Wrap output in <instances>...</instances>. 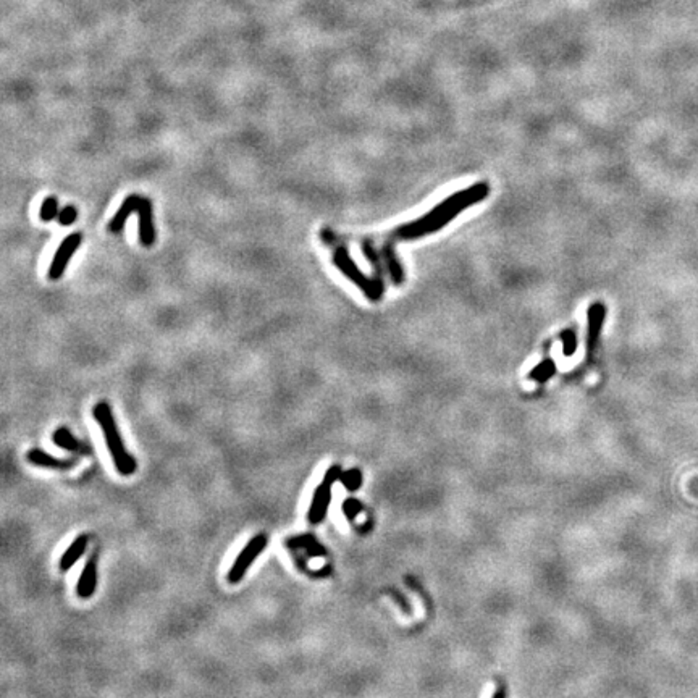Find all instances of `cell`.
<instances>
[{
	"label": "cell",
	"mask_w": 698,
	"mask_h": 698,
	"mask_svg": "<svg viewBox=\"0 0 698 698\" xmlns=\"http://www.w3.org/2000/svg\"><path fill=\"white\" fill-rule=\"evenodd\" d=\"M95 422L102 428L105 442H107L110 456L113 459L115 467L122 475H131L136 471V461L130 453L126 451L125 444L122 442L120 432H118L117 422H115L112 409L105 401H100L93 409Z\"/></svg>",
	"instance_id": "cell-2"
},
{
	"label": "cell",
	"mask_w": 698,
	"mask_h": 698,
	"mask_svg": "<svg viewBox=\"0 0 698 698\" xmlns=\"http://www.w3.org/2000/svg\"><path fill=\"white\" fill-rule=\"evenodd\" d=\"M97 559L93 556L86 563V566L81 572L78 585H76V594L81 598H91L94 595L95 587H97Z\"/></svg>",
	"instance_id": "cell-13"
},
{
	"label": "cell",
	"mask_w": 698,
	"mask_h": 698,
	"mask_svg": "<svg viewBox=\"0 0 698 698\" xmlns=\"http://www.w3.org/2000/svg\"><path fill=\"white\" fill-rule=\"evenodd\" d=\"M391 594H393V595H391V596H393V598H395L396 601H398V603H399V606H401V608H403V610L406 611V613H409V605H408V601H406V600L403 598V596H401V595L398 594V592L391 590Z\"/></svg>",
	"instance_id": "cell-22"
},
{
	"label": "cell",
	"mask_w": 698,
	"mask_h": 698,
	"mask_svg": "<svg viewBox=\"0 0 698 698\" xmlns=\"http://www.w3.org/2000/svg\"><path fill=\"white\" fill-rule=\"evenodd\" d=\"M52 442H54L59 448L66 449V451L83 454V456H91V454H93V448L76 438L75 435L70 432V428L66 427L57 428L54 435H52Z\"/></svg>",
	"instance_id": "cell-10"
},
{
	"label": "cell",
	"mask_w": 698,
	"mask_h": 698,
	"mask_svg": "<svg viewBox=\"0 0 698 698\" xmlns=\"http://www.w3.org/2000/svg\"><path fill=\"white\" fill-rule=\"evenodd\" d=\"M493 698H506V688L503 686H500L493 693Z\"/></svg>",
	"instance_id": "cell-23"
},
{
	"label": "cell",
	"mask_w": 698,
	"mask_h": 698,
	"mask_svg": "<svg viewBox=\"0 0 698 698\" xmlns=\"http://www.w3.org/2000/svg\"><path fill=\"white\" fill-rule=\"evenodd\" d=\"M26 459L31 464H35L37 467H46V469H54V471H68L73 469L76 466V459H59L50 456L49 453H46L44 449L39 448H32L28 451Z\"/></svg>",
	"instance_id": "cell-9"
},
{
	"label": "cell",
	"mask_w": 698,
	"mask_h": 698,
	"mask_svg": "<svg viewBox=\"0 0 698 698\" xmlns=\"http://www.w3.org/2000/svg\"><path fill=\"white\" fill-rule=\"evenodd\" d=\"M60 210H59V200L55 198H47L41 205L39 210V217L42 222H52V220L59 217Z\"/></svg>",
	"instance_id": "cell-18"
},
{
	"label": "cell",
	"mask_w": 698,
	"mask_h": 698,
	"mask_svg": "<svg viewBox=\"0 0 698 698\" xmlns=\"http://www.w3.org/2000/svg\"><path fill=\"white\" fill-rule=\"evenodd\" d=\"M341 474H343L341 466H339V464H333V466L327 471V474H325L323 480L320 482L317 489H315L312 503H310L308 513V520L310 524H320L325 519V516H327L330 508V501H332V487L334 482L341 479Z\"/></svg>",
	"instance_id": "cell-4"
},
{
	"label": "cell",
	"mask_w": 698,
	"mask_h": 698,
	"mask_svg": "<svg viewBox=\"0 0 698 698\" xmlns=\"http://www.w3.org/2000/svg\"><path fill=\"white\" fill-rule=\"evenodd\" d=\"M332 261H333V265L337 267V269L341 272V274L346 276L348 280H351L352 283L357 286V288L364 291V294L370 301L377 303V301L381 299L385 286L379 285L374 279H369V276H366L364 274H362V272L359 270V267L356 265V262L352 261V257L349 256V251L346 249V246L343 245V246L333 247V259Z\"/></svg>",
	"instance_id": "cell-3"
},
{
	"label": "cell",
	"mask_w": 698,
	"mask_h": 698,
	"mask_svg": "<svg viewBox=\"0 0 698 698\" xmlns=\"http://www.w3.org/2000/svg\"><path fill=\"white\" fill-rule=\"evenodd\" d=\"M563 341V355L566 357H571L577 349V334L574 330H564V332L559 334Z\"/></svg>",
	"instance_id": "cell-19"
},
{
	"label": "cell",
	"mask_w": 698,
	"mask_h": 698,
	"mask_svg": "<svg viewBox=\"0 0 698 698\" xmlns=\"http://www.w3.org/2000/svg\"><path fill=\"white\" fill-rule=\"evenodd\" d=\"M81 241H83V235L81 233H71L62 241V245L57 249L54 259H52L49 265V280L57 281L64 276L66 267L70 264V259L73 257V254L78 251V247L81 246Z\"/></svg>",
	"instance_id": "cell-6"
},
{
	"label": "cell",
	"mask_w": 698,
	"mask_h": 698,
	"mask_svg": "<svg viewBox=\"0 0 698 698\" xmlns=\"http://www.w3.org/2000/svg\"><path fill=\"white\" fill-rule=\"evenodd\" d=\"M361 249H362V254L366 256V259L369 261L372 270H374V280L379 285L384 286L385 285L384 276H385L386 267H385L384 257H381V252H379V249H377L375 245L372 243V240H369V238H362Z\"/></svg>",
	"instance_id": "cell-14"
},
{
	"label": "cell",
	"mask_w": 698,
	"mask_h": 698,
	"mask_svg": "<svg viewBox=\"0 0 698 698\" xmlns=\"http://www.w3.org/2000/svg\"><path fill=\"white\" fill-rule=\"evenodd\" d=\"M141 199H142V196H140V194H130L125 200H123L120 209L117 210V214L113 215L112 220H110V223H109L110 233H120L122 232L123 227H125L126 220L130 218V215L138 212V209H140Z\"/></svg>",
	"instance_id": "cell-11"
},
{
	"label": "cell",
	"mask_w": 698,
	"mask_h": 698,
	"mask_svg": "<svg viewBox=\"0 0 698 698\" xmlns=\"http://www.w3.org/2000/svg\"><path fill=\"white\" fill-rule=\"evenodd\" d=\"M154 207L149 198H142L138 215H140V243L144 247L154 246L155 243V227H154Z\"/></svg>",
	"instance_id": "cell-8"
},
{
	"label": "cell",
	"mask_w": 698,
	"mask_h": 698,
	"mask_svg": "<svg viewBox=\"0 0 698 698\" xmlns=\"http://www.w3.org/2000/svg\"><path fill=\"white\" fill-rule=\"evenodd\" d=\"M76 218H78V210H76L75 205H66V207L60 210L59 217H57L62 227H70V225L75 223Z\"/></svg>",
	"instance_id": "cell-20"
},
{
	"label": "cell",
	"mask_w": 698,
	"mask_h": 698,
	"mask_svg": "<svg viewBox=\"0 0 698 698\" xmlns=\"http://www.w3.org/2000/svg\"><path fill=\"white\" fill-rule=\"evenodd\" d=\"M361 511H362V504H361L359 500L349 498L343 503V513L349 520H355L356 516L359 514Z\"/></svg>",
	"instance_id": "cell-21"
},
{
	"label": "cell",
	"mask_w": 698,
	"mask_h": 698,
	"mask_svg": "<svg viewBox=\"0 0 698 698\" xmlns=\"http://www.w3.org/2000/svg\"><path fill=\"white\" fill-rule=\"evenodd\" d=\"M88 547V535H79L73 540V543L65 549L64 556L60 558V571L66 572L78 559L83 556Z\"/></svg>",
	"instance_id": "cell-15"
},
{
	"label": "cell",
	"mask_w": 698,
	"mask_h": 698,
	"mask_svg": "<svg viewBox=\"0 0 698 698\" xmlns=\"http://www.w3.org/2000/svg\"><path fill=\"white\" fill-rule=\"evenodd\" d=\"M489 193L490 186L489 183H484V181H482V183L472 185L467 189L458 191L456 194L449 196V198L444 199L443 202L435 205L430 212L422 215V217L413 220V222L401 225V227L393 229L386 240L393 243L414 241L422 236L432 235V233L446 227L453 218H456L459 214L464 212L466 209H469L471 205L482 202V200L489 196Z\"/></svg>",
	"instance_id": "cell-1"
},
{
	"label": "cell",
	"mask_w": 698,
	"mask_h": 698,
	"mask_svg": "<svg viewBox=\"0 0 698 698\" xmlns=\"http://www.w3.org/2000/svg\"><path fill=\"white\" fill-rule=\"evenodd\" d=\"M265 547H267L265 535H256L254 538L249 540V543H247L246 547L241 549V553L238 554L236 561L233 563L232 569L228 571L229 584H238V582H241V578L246 576L247 569L251 567V564L256 561L257 556L264 551Z\"/></svg>",
	"instance_id": "cell-5"
},
{
	"label": "cell",
	"mask_w": 698,
	"mask_h": 698,
	"mask_svg": "<svg viewBox=\"0 0 698 698\" xmlns=\"http://www.w3.org/2000/svg\"><path fill=\"white\" fill-rule=\"evenodd\" d=\"M605 314L606 308L601 303H594L589 308V314H587V320H589V325H587V356H589V359H592L596 352Z\"/></svg>",
	"instance_id": "cell-7"
},
{
	"label": "cell",
	"mask_w": 698,
	"mask_h": 698,
	"mask_svg": "<svg viewBox=\"0 0 698 698\" xmlns=\"http://www.w3.org/2000/svg\"><path fill=\"white\" fill-rule=\"evenodd\" d=\"M556 370H558L556 362L548 357V359L542 361L538 366H535L534 369L529 372V379L537 381V384H545V381H548L554 374H556Z\"/></svg>",
	"instance_id": "cell-16"
},
{
	"label": "cell",
	"mask_w": 698,
	"mask_h": 698,
	"mask_svg": "<svg viewBox=\"0 0 698 698\" xmlns=\"http://www.w3.org/2000/svg\"><path fill=\"white\" fill-rule=\"evenodd\" d=\"M339 482L344 485V489L349 491H356L361 489L362 485V474L359 469H349L346 472H343L341 479Z\"/></svg>",
	"instance_id": "cell-17"
},
{
	"label": "cell",
	"mask_w": 698,
	"mask_h": 698,
	"mask_svg": "<svg viewBox=\"0 0 698 698\" xmlns=\"http://www.w3.org/2000/svg\"><path fill=\"white\" fill-rule=\"evenodd\" d=\"M381 257H384V262H385V267H386V274L390 275V279L391 281L396 286H399V285H403V281H404V270H403V265H401V262L398 259V256H396V251H395V243L393 241H390V240H386L384 243V246H381Z\"/></svg>",
	"instance_id": "cell-12"
}]
</instances>
